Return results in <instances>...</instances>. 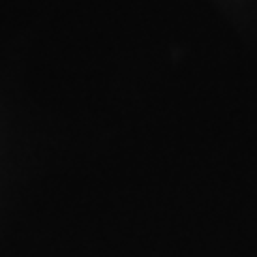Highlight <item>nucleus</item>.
I'll use <instances>...</instances> for the list:
<instances>
[]
</instances>
